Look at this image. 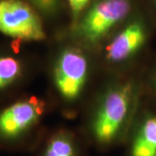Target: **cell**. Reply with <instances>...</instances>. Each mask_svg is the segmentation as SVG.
I'll list each match as a JSON object with an SVG mask.
<instances>
[{
  "instance_id": "1",
  "label": "cell",
  "mask_w": 156,
  "mask_h": 156,
  "mask_svg": "<svg viewBox=\"0 0 156 156\" xmlns=\"http://www.w3.org/2000/svg\"><path fill=\"white\" fill-rule=\"evenodd\" d=\"M132 89L130 85L110 90L102 101L91 127V134L100 146H109L122 133L130 109Z\"/></svg>"
},
{
  "instance_id": "2",
  "label": "cell",
  "mask_w": 156,
  "mask_h": 156,
  "mask_svg": "<svg viewBox=\"0 0 156 156\" xmlns=\"http://www.w3.org/2000/svg\"><path fill=\"white\" fill-rule=\"evenodd\" d=\"M0 32L23 41L45 37L38 14L23 0H0Z\"/></svg>"
},
{
  "instance_id": "3",
  "label": "cell",
  "mask_w": 156,
  "mask_h": 156,
  "mask_svg": "<svg viewBox=\"0 0 156 156\" xmlns=\"http://www.w3.org/2000/svg\"><path fill=\"white\" fill-rule=\"evenodd\" d=\"M129 10L128 0H100L90 8L79 23V37L89 44L99 42L128 15Z\"/></svg>"
},
{
  "instance_id": "4",
  "label": "cell",
  "mask_w": 156,
  "mask_h": 156,
  "mask_svg": "<svg viewBox=\"0 0 156 156\" xmlns=\"http://www.w3.org/2000/svg\"><path fill=\"white\" fill-rule=\"evenodd\" d=\"M88 60L76 49L65 50L58 57L55 68V83L62 96L74 100L83 89L88 76Z\"/></svg>"
},
{
  "instance_id": "5",
  "label": "cell",
  "mask_w": 156,
  "mask_h": 156,
  "mask_svg": "<svg viewBox=\"0 0 156 156\" xmlns=\"http://www.w3.org/2000/svg\"><path fill=\"white\" fill-rule=\"evenodd\" d=\"M44 111L43 104L35 98L12 104L0 113V139L15 140L37 122Z\"/></svg>"
},
{
  "instance_id": "6",
  "label": "cell",
  "mask_w": 156,
  "mask_h": 156,
  "mask_svg": "<svg viewBox=\"0 0 156 156\" xmlns=\"http://www.w3.org/2000/svg\"><path fill=\"white\" fill-rule=\"evenodd\" d=\"M146 41L144 26L134 22L117 34L106 49V57L113 62H120L134 55Z\"/></svg>"
},
{
  "instance_id": "7",
  "label": "cell",
  "mask_w": 156,
  "mask_h": 156,
  "mask_svg": "<svg viewBox=\"0 0 156 156\" xmlns=\"http://www.w3.org/2000/svg\"><path fill=\"white\" fill-rule=\"evenodd\" d=\"M129 156H156V115L144 118L129 146Z\"/></svg>"
},
{
  "instance_id": "8",
  "label": "cell",
  "mask_w": 156,
  "mask_h": 156,
  "mask_svg": "<svg viewBox=\"0 0 156 156\" xmlns=\"http://www.w3.org/2000/svg\"><path fill=\"white\" fill-rule=\"evenodd\" d=\"M43 156H79L77 145L71 134L59 132L48 140Z\"/></svg>"
},
{
  "instance_id": "9",
  "label": "cell",
  "mask_w": 156,
  "mask_h": 156,
  "mask_svg": "<svg viewBox=\"0 0 156 156\" xmlns=\"http://www.w3.org/2000/svg\"><path fill=\"white\" fill-rule=\"evenodd\" d=\"M22 73L21 62L12 56L0 57V89L13 83Z\"/></svg>"
},
{
  "instance_id": "10",
  "label": "cell",
  "mask_w": 156,
  "mask_h": 156,
  "mask_svg": "<svg viewBox=\"0 0 156 156\" xmlns=\"http://www.w3.org/2000/svg\"><path fill=\"white\" fill-rule=\"evenodd\" d=\"M38 11L46 15L56 13L60 5V0H28Z\"/></svg>"
},
{
  "instance_id": "11",
  "label": "cell",
  "mask_w": 156,
  "mask_h": 156,
  "mask_svg": "<svg viewBox=\"0 0 156 156\" xmlns=\"http://www.w3.org/2000/svg\"><path fill=\"white\" fill-rule=\"evenodd\" d=\"M75 17H77L86 5L89 4V0H68Z\"/></svg>"
}]
</instances>
